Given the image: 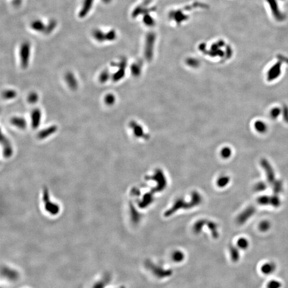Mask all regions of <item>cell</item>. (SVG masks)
<instances>
[{"label": "cell", "mask_w": 288, "mask_h": 288, "mask_svg": "<svg viewBox=\"0 0 288 288\" xmlns=\"http://www.w3.org/2000/svg\"><path fill=\"white\" fill-rule=\"evenodd\" d=\"M92 35L94 39L98 42L102 43L106 41V33L99 29H94Z\"/></svg>", "instance_id": "obj_11"}, {"label": "cell", "mask_w": 288, "mask_h": 288, "mask_svg": "<svg viewBox=\"0 0 288 288\" xmlns=\"http://www.w3.org/2000/svg\"><path fill=\"white\" fill-rule=\"evenodd\" d=\"M283 115L284 120L288 123V107L287 106H284L283 108Z\"/></svg>", "instance_id": "obj_31"}, {"label": "cell", "mask_w": 288, "mask_h": 288, "mask_svg": "<svg viewBox=\"0 0 288 288\" xmlns=\"http://www.w3.org/2000/svg\"><path fill=\"white\" fill-rule=\"evenodd\" d=\"M271 200H272V196H262L258 197L257 199V203L260 205L266 206V205H271Z\"/></svg>", "instance_id": "obj_18"}, {"label": "cell", "mask_w": 288, "mask_h": 288, "mask_svg": "<svg viewBox=\"0 0 288 288\" xmlns=\"http://www.w3.org/2000/svg\"><path fill=\"white\" fill-rule=\"evenodd\" d=\"M31 27L34 31L39 33H45L46 25L40 19L34 20L31 23Z\"/></svg>", "instance_id": "obj_10"}, {"label": "cell", "mask_w": 288, "mask_h": 288, "mask_svg": "<svg viewBox=\"0 0 288 288\" xmlns=\"http://www.w3.org/2000/svg\"><path fill=\"white\" fill-rule=\"evenodd\" d=\"M270 224L267 220H264L261 222L259 225V230L263 232H265L270 229Z\"/></svg>", "instance_id": "obj_22"}, {"label": "cell", "mask_w": 288, "mask_h": 288, "mask_svg": "<svg viewBox=\"0 0 288 288\" xmlns=\"http://www.w3.org/2000/svg\"><path fill=\"white\" fill-rule=\"evenodd\" d=\"M114 97L112 95H108L105 98V102L107 105H110L113 104L114 102Z\"/></svg>", "instance_id": "obj_30"}, {"label": "cell", "mask_w": 288, "mask_h": 288, "mask_svg": "<svg viewBox=\"0 0 288 288\" xmlns=\"http://www.w3.org/2000/svg\"><path fill=\"white\" fill-rule=\"evenodd\" d=\"M275 270H276V265L272 262H270V263H267L266 264H264L262 266V268H261L262 273H263L265 275H268V274H272L275 271Z\"/></svg>", "instance_id": "obj_12"}, {"label": "cell", "mask_w": 288, "mask_h": 288, "mask_svg": "<svg viewBox=\"0 0 288 288\" xmlns=\"http://www.w3.org/2000/svg\"><path fill=\"white\" fill-rule=\"evenodd\" d=\"M10 123L13 126L22 130L26 128L27 123L25 119L20 116H14L10 119Z\"/></svg>", "instance_id": "obj_9"}, {"label": "cell", "mask_w": 288, "mask_h": 288, "mask_svg": "<svg viewBox=\"0 0 288 288\" xmlns=\"http://www.w3.org/2000/svg\"><path fill=\"white\" fill-rule=\"evenodd\" d=\"M267 187V184L265 182H260L256 184L254 189L256 192H263L266 190Z\"/></svg>", "instance_id": "obj_23"}, {"label": "cell", "mask_w": 288, "mask_h": 288, "mask_svg": "<svg viewBox=\"0 0 288 288\" xmlns=\"http://www.w3.org/2000/svg\"><path fill=\"white\" fill-rule=\"evenodd\" d=\"M102 1L105 3H109L111 1V0H102Z\"/></svg>", "instance_id": "obj_32"}, {"label": "cell", "mask_w": 288, "mask_h": 288, "mask_svg": "<svg viewBox=\"0 0 288 288\" xmlns=\"http://www.w3.org/2000/svg\"><path fill=\"white\" fill-rule=\"evenodd\" d=\"M42 114L41 110L35 108L32 111L31 126L34 129H36L40 126L42 121Z\"/></svg>", "instance_id": "obj_5"}, {"label": "cell", "mask_w": 288, "mask_h": 288, "mask_svg": "<svg viewBox=\"0 0 288 288\" xmlns=\"http://www.w3.org/2000/svg\"><path fill=\"white\" fill-rule=\"evenodd\" d=\"M1 142L2 146L3 154L5 158H9L13 155V147L10 140L5 135H1Z\"/></svg>", "instance_id": "obj_3"}, {"label": "cell", "mask_w": 288, "mask_h": 288, "mask_svg": "<svg viewBox=\"0 0 288 288\" xmlns=\"http://www.w3.org/2000/svg\"><path fill=\"white\" fill-rule=\"evenodd\" d=\"M95 0H83L82 7L79 12V17L80 18H84L91 11L93 7Z\"/></svg>", "instance_id": "obj_7"}, {"label": "cell", "mask_w": 288, "mask_h": 288, "mask_svg": "<svg viewBox=\"0 0 288 288\" xmlns=\"http://www.w3.org/2000/svg\"><path fill=\"white\" fill-rule=\"evenodd\" d=\"M229 180H230V178L228 177H227V176H224V177H222V178H220L219 180H218V184L219 186H220V187H224V186H226L227 184L229 183Z\"/></svg>", "instance_id": "obj_24"}, {"label": "cell", "mask_w": 288, "mask_h": 288, "mask_svg": "<svg viewBox=\"0 0 288 288\" xmlns=\"http://www.w3.org/2000/svg\"><path fill=\"white\" fill-rule=\"evenodd\" d=\"M281 286V283H280L279 282L276 281H272L270 282L268 284V287H269V288H279Z\"/></svg>", "instance_id": "obj_29"}, {"label": "cell", "mask_w": 288, "mask_h": 288, "mask_svg": "<svg viewBox=\"0 0 288 288\" xmlns=\"http://www.w3.org/2000/svg\"><path fill=\"white\" fill-rule=\"evenodd\" d=\"M65 81L69 88L72 90H76L79 86V83L75 76L72 72H67L65 76Z\"/></svg>", "instance_id": "obj_8"}, {"label": "cell", "mask_w": 288, "mask_h": 288, "mask_svg": "<svg viewBox=\"0 0 288 288\" xmlns=\"http://www.w3.org/2000/svg\"><path fill=\"white\" fill-rule=\"evenodd\" d=\"M280 73V68L279 65H276L273 67L272 69H270L268 74V80L269 81H272L275 80L276 78L279 76Z\"/></svg>", "instance_id": "obj_13"}, {"label": "cell", "mask_w": 288, "mask_h": 288, "mask_svg": "<svg viewBox=\"0 0 288 288\" xmlns=\"http://www.w3.org/2000/svg\"><path fill=\"white\" fill-rule=\"evenodd\" d=\"M237 248L234 246H231L229 248L230 257L233 262H237L239 259V250Z\"/></svg>", "instance_id": "obj_15"}, {"label": "cell", "mask_w": 288, "mask_h": 288, "mask_svg": "<svg viewBox=\"0 0 288 288\" xmlns=\"http://www.w3.org/2000/svg\"><path fill=\"white\" fill-rule=\"evenodd\" d=\"M109 78V73L108 71H104L102 72L101 74H100L99 77V81L102 83H104L107 81Z\"/></svg>", "instance_id": "obj_26"}, {"label": "cell", "mask_w": 288, "mask_h": 288, "mask_svg": "<svg viewBox=\"0 0 288 288\" xmlns=\"http://www.w3.org/2000/svg\"><path fill=\"white\" fill-rule=\"evenodd\" d=\"M281 109L278 107H275L270 111V116L272 119H276L281 113Z\"/></svg>", "instance_id": "obj_27"}, {"label": "cell", "mask_w": 288, "mask_h": 288, "mask_svg": "<svg viewBox=\"0 0 288 288\" xmlns=\"http://www.w3.org/2000/svg\"><path fill=\"white\" fill-rule=\"evenodd\" d=\"M31 45L28 41H24L19 48V59L20 66L23 69L28 67L30 60Z\"/></svg>", "instance_id": "obj_1"}, {"label": "cell", "mask_w": 288, "mask_h": 288, "mask_svg": "<svg viewBox=\"0 0 288 288\" xmlns=\"http://www.w3.org/2000/svg\"><path fill=\"white\" fill-rule=\"evenodd\" d=\"M231 154H232V151L229 148L225 147L224 149H223L222 151V155L223 157L227 159L230 157Z\"/></svg>", "instance_id": "obj_28"}, {"label": "cell", "mask_w": 288, "mask_h": 288, "mask_svg": "<svg viewBox=\"0 0 288 288\" xmlns=\"http://www.w3.org/2000/svg\"><path fill=\"white\" fill-rule=\"evenodd\" d=\"M39 99V96L38 93L36 92H32L29 94L27 97L28 102L29 103L31 104H35L36 102H38Z\"/></svg>", "instance_id": "obj_21"}, {"label": "cell", "mask_w": 288, "mask_h": 288, "mask_svg": "<svg viewBox=\"0 0 288 288\" xmlns=\"http://www.w3.org/2000/svg\"><path fill=\"white\" fill-rule=\"evenodd\" d=\"M17 95V91L13 89H7L2 92V97L5 100L13 99Z\"/></svg>", "instance_id": "obj_14"}, {"label": "cell", "mask_w": 288, "mask_h": 288, "mask_svg": "<svg viewBox=\"0 0 288 288\" xmlns=\"http://www.w3.org/2000/svg\"><path fill=\"white\" fill-rule=\"evenodd\" d=\"M57 22L55 19H51L50 20L48 23L46 25V28L45 30V33L46 34H49L51 33L52 32L55 28L57 26Z\"/></svg>", "instance_id": "obj_19"}, {"label": "cell", "mask_w": 288, "mask_h": 288, "mask_svg": "<svg viewBox=\"0 0 288 288\" xmlns=\"http://www.w3.org/2000/svg\"><path fill=\"white\" fill-rule=\"evenodd\" d=\"M256 211V208L253 206L247 207L238 216L236 219L237 224L239 225L244 224L246 222H247V220H248L249 218H250L253 215L255 214Z\"/></svg>", "instance_id": "obj_2"}, {"label": "cell", "mask_w": 288, "mask_h": 288, "mask_svg": "<svg viewBox=\"0 0 288 288\" xmlns=\"http://www.w3.org/2000/svg\"><path fill=\"white\" fill-rule=\"evenodd\" d=\"M255 128L258 132L260 133H264L267 131V126L263 121H257L254 124Z\"/></svg>", "instance_id": "obj_16"}, {"label": "cell", "mask_w": 288, "mask_h": 288, "mask_svg": "<svg viewBox=\"0 0 288 288\" xmlns=\"http://www.w3.org/2000/svg\"><path fill=\"white\" fill-rule=\"evenodd\" d=\"M58 128L56 125L50 126L39 131L37 135V137L39 139H45L55 134L58 131Z\"/></svg>", "instance_id": "obj_6"}, {"label": "cell", "mask_w": 288, "mask_h": 288, "mask_svg": "<svg viewBox=\"0 0 288 288\" xmlns=\"http://www.w3.org/2000/svg\"><path fill=\"white\" fill-rule=\"evenodd\" d=\"M260 163H261L262 168L264 169V170L266 172L267 182L268 183L272 185L276 180L274 171L273 170L270 163L266 159H262Z\"/></svg>", "instance_id": "obj_4"}, {"label": "cell", "mask_w": 288, "mask_h": 288, "mask_svg": "<svg viewBox=\"0 0 288 288\" xmlns=\"http://www.w3.org/2000/svg\"><path fill=\"white\" fill-rule=\"evenodd\" d=\"M237 246L239 248L242 250H246L248 248L249 246V243L248 240L246 239L245 238H240L237 240Z\"/></svg>", "instance_id": "obj_20"}, {"label": "cell", "mask_w": 288, "mask_h": 288, "mask_svg": "<svg viewBox=\"0 0 288 288\" xmlns=\"http://www.w3.org/2000/svg\"><path fill=\"white\" fill-rule=\"evenodd\" d=\"M116 36V33L114 30H111L106 33V41H112L115 39Z\"/></svg>", "instance_id": "obj_25"}, {"label": "cell", "mask_w": 288, "mask_h": 288, "mask_svg": "<svg viewBox=\"0 0 288 288\" xmlns=\"http://www.w3.org/2000/svg\"><path fill=\"white\" fill-rule=\"evenodd\" d=\"M273 191L274 194L278 195L279 194L281 193L283 190V183L281 180H276L274 183L272 184Z\"/></svg>", "instance_id": "obj_17"}]
</instances>
